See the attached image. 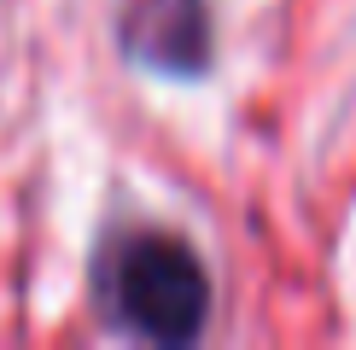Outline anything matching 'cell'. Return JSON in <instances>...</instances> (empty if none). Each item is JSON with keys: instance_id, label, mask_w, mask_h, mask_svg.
Returning <instances> with one entry per match:
<instances>
[{"instance_id": "1", "label": "cell", "mask_w": 356, "mask_h": 350, "mask_svg": "<svg viewBox=\"0 0 356 350\" xmlns=\"http://www.w3.org/2000/svg\"><path fill=\"white\" fill-rule=\"evenodd\" d=\"M106 303L129 333L152 344H187L204 327V269L170 233H135L106 262Z\"/></svg>"}, {"instance_id": "2", "label": "cell", "mask_w": 356, "mask_h": 350, "mask_svg": "<svg viewBox=\"0 0 356 350\" xmlns=\"http://www.w3.org/2000/svg\"><path fill=\"white\" fill-rule=\"evenodd\" d=\"M129 47L146 65L164 70H193L204 58V12L199 0H146L129 24Z\"/></svg>"}]
</instances>
